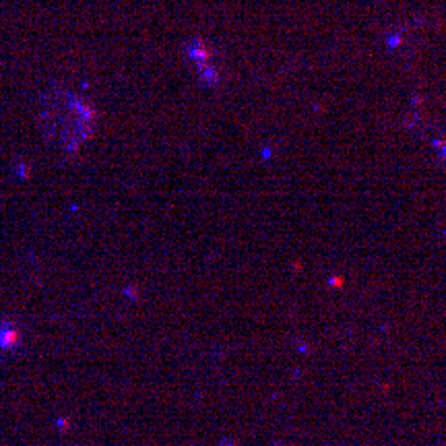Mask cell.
Here are the masks:
<instances>
[{"label": "cell", "mask_w": 446, "mask_h": 446, "mask_svg": "<svg viewBox=\"0 0 446 446\" xmlns=\"http://www.w3.org/2000/svg\"><path fill=\"white\" fill-rule=\"evenodd\" d=\"M95 126L94 110L69 91L48 94L42 101V128L62 149H77Z\"/></svg>", "instance_id": "obj_1"}, {"label": "cell", "mask_w": 446, "mask_h": 446, "mask_svg": "<svg viewBox=\"0 0 446 446\" xmlns=\"http://www.w3.org/2000/svg\"><path fill=\"white\" fill-rule=\"evenodd\" d=\"M19 341H21V330L17 325L4 320L0 323V350H17L19 347Z\"/></svg>", "instance_id": "obj_2"}]
</instances>
